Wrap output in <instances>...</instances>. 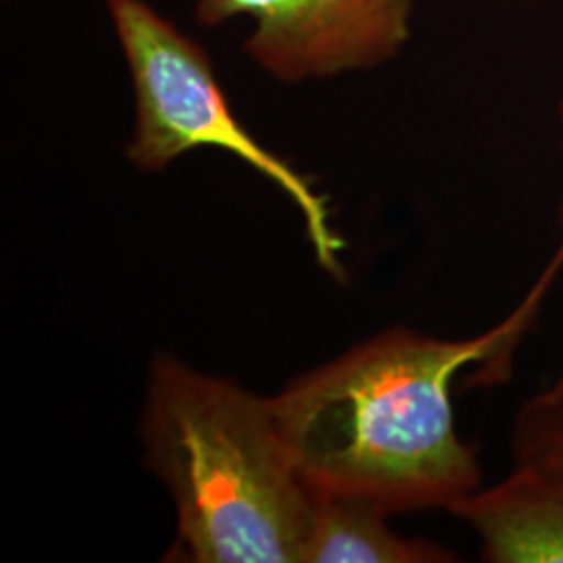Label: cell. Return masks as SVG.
I'll return each mask as SVG.
<instances>
[{
    "mask_svg": "<svg viewBox=\"0 0 563 563\" xmlns=\"http://www.w3.org/2000/svg\"><path fill=\"white\" fill-rule=\"evenodd\" d=\"M136 95V130L128 157L157 172L188 151L216 146L274 181L301 211L307 236L323 269L342 280L344 242L313 184L255 141L232 113L201 44L184 36L144 0H104Z\"/></svg>",
    "mask_w": 563,
    "mask_h": 563,
    "instance_id": "cell-3",
    "label": "cell"
},
{
    "mask_svg": "<svg viewBox=\"0 0 563 563\" xmlns=\"http://www.w3.org/2000/svg\"><path fill=\"white\" fill-rule=\"evenodd\" d=\"M142 434L146 462L178 509L169 560L302 562L313 490L282 441L269 401L159 357Z\"/></svg>",
    "mask_w": 563,
    "mask_h": 563,
    "instance_id": "cell-2",
    "label": "cell"
},
{
    "mask_svg": "<svg viewBox=\"0 0 563 563\" xmlns=\"http://www.w3.org/2000/svg\"><path fill=\"white\" fill-rule=\"evenodd\" d=\"M313 490V514L302 562L441 563L453 553L423 539H405L386 526L388 511L360 497Z\"/></svg>",
    "mask_w": 563,
    "mask_h": 563,
    "instance_id": "cell-6",
    "label": "cell"
},
{
    "mask_svg": "<svg viewBox=\"0 0 563 563\" xmlns=\"http://www.w3.org/2000/svg\"><path fill=\"white\" fill-rule=\"evenodd\" d=\"M539 292L511 320L465 341L388 330L269 399L305 483L388 514L451 509L478 490L483 467L455 430L451 384L463 367L509 353Z\"/></svg>",
    "mask_w": 563,
    "mask_h": 563,
    "instance_id": "cell-1",
    "label": "cell"
},
{
    "mask_svg": "<svg viewBox=\"0 0 563 563\" xmlns=\"http://www.w3.org/2000/svg\"><path fill=\"white\" fill-rule=\"evenodd\" d=\"M511 470L451 507L483 543L484 562L563 563V372L520 405Z\"/></svg>",
    "mask_w": 563,
    "mask_h": 563,
    "instance_id": "cell-5",
    "label": "cell"
},
{
    "mask_svg": "<svg viewBox=\"0 0 563 563\" xmlns=\"http://www.w3.org/2000/svg\"><path fill=\"white\" fill-rule=\"evenodd\" d=\"M562 121H563V102H562ZM555 267H563V201H562V242H560V251L555 253V262L549 267V274L555 269Z\"/></svg>",
    "mask_w": 563,
    "mask_h": 563,
    "instance_id": "cell-7",
    "label": "cell"
},
{
    "mask_svg": "<svg viewBox=\"0 0 563 563\" xmlns=\"http://www.w3.org/2000/svg\"><path fill=\"white\" fill-rule=\"evenodd\" d=\"M413 0H199L197 21L251 18L244 53L286 84L376 67L409 41Z\"/></svg>",
    "mask_w": 563,
    "mask_h": 563,
    "instance_id": "cell-4",
    "label": "cell"
}]
</instances>
